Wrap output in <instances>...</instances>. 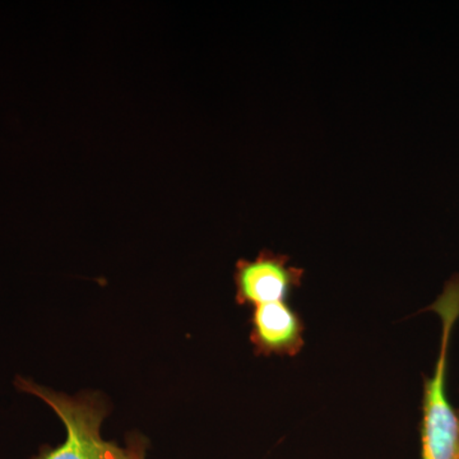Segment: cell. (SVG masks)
Instances as JSON below:
<instances>
[{
    "mask_svg": "<svg viewBox=\"0 0 459 459\" xmlns=\"http://www.w3.org/2000/svg\"><path fill=\"white\" fill-rule=\"evenodd\" d=\"M430 309L442 323L434 373L425 379L422 398L421 458L459 459V419L446 395V370L453 329L459 319V273L444 286Z\"/></svg>",
    "mask_w": 459,
    "mask_h": 459,
    "instance_id": "cell-2",
    "label": "cell"
},
{
    "mask_svg": "<svg viewBox=\"0 0 459 459\" xmlns=\"http://www.w3.org/2000/svg\"><path fill=\"white\" fill-rule=\"evenodd\" d=\"M303 268L289 264V256L263 250L255 261L240 259L234 280L238 305H258L287 301L301 285Z\"/></svg>",
    "mask_w": 459,
    "mask_h": 459,
    "instance_id": "cell-3",
    "label": "cell"
},
{
    "mask_svg": "<svg viewBox=\"0 0 459 459\" xmlns=\"http://www.w3.org/2000/svg\"><path fill=\"white\" fill-rule=\"evenodd\" d=\"M17 386L47 402L66 429L65 444L44 446L32 459H144L146 442L138 435L128 437L126 448L102 439L100 429L110 409L99 394H57L22 377H18Z\"/></svg>",
    "mask_w": 459,
    "mask_h": 459,
    "instance_id": "cell-1",
    "label": "cell"
},
{
    "mask_svg": "<svg viewBox=\"0 0 459 459\" xmlns=\"http://www.w3.org/2000/svg\"><path fill=\"white\" fill-rule=\"evenodd\" d=\"M250 341L258 356H296L304 347V323L287 304L277 301L253 309Z\"/></svg>",
    "mask_w": 459,
    "mask_h": 459,
    "instance_id": "cell-4",
    "label": "cell"
},
{
    "mask_svg": "<svg viewBox=\"0 0 459 459\" xmlns=\"http://www.w3.org/2000/svg\"><path fill=\"white\" fill-rule=\"evenodd\" d=\"M457 413H458V419H459V409L457 410Z\"/></svg>",
    "mask_w": 459,
    "mask_h": 459,
    "instance_id": "cell-5",
    "label": "cell"
}]
</instances>
